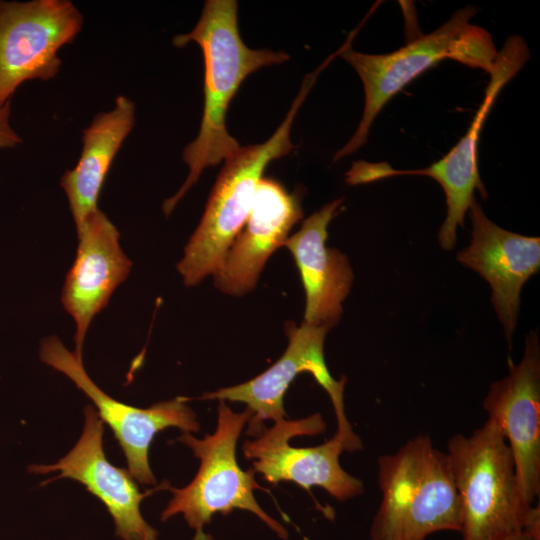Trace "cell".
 <instances>
[{
  "label": "cell",
  "instance_id": "6da1fadb",
  "mask_svg": "<svg viewBox=\"0 0 540 540\" xmlns=\"http://www.w3.org/2000/svg\"><path fill=\"white\" fill-rule=\"evenodd\" d=\"M238 4L234 0H208L194 29L177 35L173 43L183 47L195 42L204 59V106L195 140L183 150L189 174L180 189L163 204L168 216L204 169L232 157L242 147L226 127V113L241 83L258 69L289 59L283 51L251 49L238 28Z\"/></svg>",
  "mask_w": 540,
  "mask_h": 540
},
{
  "label": "cell",
  "instance_id": "7a4b0ae2",
  "mask_svg": "<svg viewBox=\"0 0 540 540\" xmlns=\"http://www.w3.org/2000/svg\"><path fill=\"white\" fill-rule=\"evenodd\" d=\"M446 456L462 514L463 540H498L520 532L540 538V509L523 496L510 446L492 419L455 434Z\"/></svg>",
  "mask_w": 540,
  "mask_h": 540
},
{
  "label": "cell",
  "instance_id": "3957f363",
  "mask_svg": "<svg viewBox=\"0 0 540 540\" xmlns=\"http://www.w3.org/2000/svg\"><path fill=\"white\" fill-rule=\"evenodd\" d=\"M378 484L382 499L370 540H427L440 531L460 532L461 504L448 459L428 435L381 455Z\"/></svg>",
  "mask_w": 540,
  "mask_h": 540
},
{
  "label": "cell",
  "instance_id": "277c9868",
  "mask_svg": "<svg viewBox=\"0 0 540 540\" xmlns=\"http://www.w3.org/2000/svg\"><path fill=\"white\" fill-rule=\"evenodd\" d=\"M477 9L466 6L456 11L435 31L387 54H365L351 48L354 33L340 55L359 75L364 87V110L351 139L336 152L334 161L355 152L368 138L370 127L384 105L413 79L446 59L489 73L498 50L490 33L472 24Z\"/></svg>",
  "mask_w": 540,
  "mask_h": 540
},
{
  "label": "cell",
  "instance_id": "5b68a950",
  "mask_svg": "<svg viewBox=\"0 0 540 540\" xmlns=\"http://www.w3.org/2000/svg\"><path fill=\"white\" fill-rule=\"evenodd\" d=\"M321 69L307 75L285 119L261 144L241 147L224 161L206 203L199 225L190 237L177 270L186 286H195L213 275L249 215L255 193L268 164L293 148L290 130L295 116Z\"/></svg>",
  "mask_w": 540,
  "mask_h": 540
},
{
  "label": "cell",
  "instance_id": "8992f818",
  "mask_svg": "<svg viewBox=\"0 0 540 540\" xmlns=\"http://www.w3.org/2000/svg\"><path fill=\"white\" fill-rule=\"evenodd\" d=\"M250 418L249 409L236 413L224 400H220L217 427L213 434H206L203 439H197L190 433L178 437L177 440L188 446L200 460V466L193 480L183 488L172 487L168 481L162 482L160 489L173 494L161 514L162 521L182 514L196 531L193 540H208L202 528L214 514L226 515L234 509H242L255 514L280 538H287L286 529L269 516L254 497V490L262 489L255 480V471L242 470L236 460L237 441Z\"/></svg>",
  "mask_w": 540,
  "mask_h": 540
},
{
  "label": "cell",
  "instance_id": "52a82bcc",
  "mask_svg": "<svg viewBox=\"0 0 540 540\" xmlns=\"http://www.w3.org/2000/svg\"><path fill=\"white\" fill-rule=\"evenodd\" d=\"M529 56L528 46L521 36L513 35L506 39L489 72L490 80L484 98L467 132L442 159L415 170H396L384 162L360 160L347 171L346 183L359 185L399 175H420L434 179L442 187L447 205L438 239L443 249L451 250L457 240V229L464 226L465 214L475 199L474 191L479 190L484 199L487 197L477 161L478 141L485 119L501 89L521 70Z\"/></svg>",
  "mask_w": 540,
  "mask_h": 540
},
{
  "label": "cell",
  "instance_id": "ba28073f",
  "mask_svg": "<svg viewBox=\"0 0 540 540\" xmlns=\"http://www.w3.org/2000/svg\"><path fill=\"white\" fill-rule=\"evenodd\" d=\"M285 330L288 346L272 366L247 382L204 393L200 399L245 403L251 412L246 434L257 437L265 420L276 423L287 418L283 404L285 392L298 374L308 372L331 399L337 419L335 434L344 440L348 451L361 449V439L353 432L345 414L346 378L335 380L324 359V340L330 329L303 322L300 326L287 323Z\"/></svg>",
  "mask_w": 540,
  "mask_h": 540
},
{
  "label": "cell",
  "instance_id": "9c48e42d",
  "mask_svg": "<svg viewBox=\"0 0 540 540\" xmlns=\"http://www.w3.org/2000/svg\"><path fill=\"white\" fill-rule=\"evenodd\" d=\"M83 22L69 0H0V105L26 81L56 77L58 52L75 40Z\"/></svg>",
  "mask_w": 540,
  "mask_h": 540
},
{
  "label": "cell",
  "instance_id": "30bf717a",
  "mask_svg": "<svg viewBox=\"0 0 540 540\" xmlns=\"http://www.w3.org/2000/svg\"><path fill=\"white\" fill-rule=\"evenodd\" d=\"M40 359L70 378L90 398L99 418L113 431L125 455L128 472L141 484H156L148 455L159 432L168 427H177L184 433L197 432L200 428L195 412L186 404L188 398L177 397L145 409L111 398L91 380L83 362L56 336L42 341Z\"/></svg>",
  "mask_w": 540,
  "mask_h": 540
},
{
  "label": "cell",
  "instance_id": "8fae6325",
  "mask_svg": "<svg viewBox=\"0 0 540 540\" xmlns=\"http://www.w3.org/2000/svg\"><path fill=\"white\" fill-rule=\"evenodd\" d=\"M326 423L320 413L299 420L283 419L270 428L263 427L254 440L243 443L245 458L251 459L253 470L274 485L291 481L310 489L318 486L338 501L359 496L364 491L362 481L347 473L339 457L348 451L343 439L335 434L315 447H293L290 439L296 436L324 432Z\"/></svg>",
  "mask_w": 540,
  "mask_h": 540
},
{
  "label": "cell",
  "instance_id": "7c38bea8",
  "mask_svg": "<svg viewBox=\"0 0 540 540\" xmlns=\"http://www.w3.org/2000/svg\"><path fill=\"white\" fill-rule=\"evenodd\" d=\"M84 427L75 446L54 464L31 465L29 471L60 474L43 482L68 478L83 484L107 508L115 524V533L122 540H157V531L142 517V500L160 486L140 492L134 478L125 469L112 465L103 449L104 422L94 407L84 409Z\"/></svg>",
  "mask_w": 540,
  "mask_h": 540
},
{
  "label": "cell",
  "instance_id": "4fadbf2b",
  "mask_svg": "<svg viewBox=\"0 0 540 540\" xmlns=\"http://www.w3.org/2000/svg\"><path fill=\"white\" fill-rule=\"evenodd\" d=\"M483 408L504 434L523 496L533 505L540 496V347L536 333L527 336L521 361L510 364L508 375L490 385Z\"/></svg>",
  "mask_w": 540,
  "mask_h": 540
},
{
  "label": "cell",
  "instance_id": "5bb4252c",
  "mask_svg": "<svg viewBox=\"0 0 540 540\" xmlns=\"http://www.w3.org/2000/svg\"><path fill=\"white\" fill-rule=\"evenodd\" d=\"M76 231V258L66 275L61 301L74 319V354L82 361L84 340L91 321L127 278L132 262L120 247L118 229L100 209L89 215Z\"/></svg>",
  "mask_w": 540,
  "mask_h": 540
},
{
  "label": "cell",
  "instance_id": "9a60e30c",
  "mask_svg": "<svg viewBox=\"0 0 540 540\" xmlns=\"http://www.w3.org/2000/svg\"><path fill=\"white\" fill-rule=\"evenodd\" d=\"M470 245L457 255L464 266L478 272L492 288V303L510 344L524 283L540 268V239L502 229L484 214L474 199L469 208Z\"/></svg>",
  "mask_w": 540,
  "mask_h": 540
},
{
  "label": "cell",
  "instance_id": "2e32d148",
  "mask_svg": "<svg viewBox=\"0 0 540 540\" xmlns=\"http://www.w3.org/2000/svg\"><path fill=\"white\" fill-rule=\"evenodd\" d=\"M299 198L271 178L260 180L247 220L229 248L214 285L231 296H242L256 285L271 254L284 245L302 218Z\"/></svg>",
  "mask_w": 540,
  "mask_h": 540
},
{
  "label": "cell",
  "instance_id": "e0dca14e",
  "mask_svg": "<svg viewBox=\"0 0 540 540\" xmlns=\"http://www.w3.org/2000/svg\"><path fill=\"white\" fill-rule=\"evenodd\" d=\"M343 198L324 205L305 219L284 243L294 257L306 293L304 321L314 326H335L348 295L353 272L343 253L326 246L327 229Z\"/></svg>",
  "mask_w": 540,
  "mask_h": 540
},
{
  "label": "cell",
  "instance_id": "ac0fdd59",
  "mask_svg": "<svg viewBox=\"0 0 540 540\" xmlns=\"http://www.w3.org/2000/svg\"><path fill=\"white\" fill-rule=\"evenodd\" d=\"M134 124V102L121 95L115 99L111 110L97 114L83 130L79 160L60 179L76 229L99 209L103 183Z\"/></svg>",
  "mask_w": 540,
  "mask_h": 540
},
{
  "label": "cell",
  "instance_id": "d6986e66",
  "mask_svg": "<svg viewBox=\"0 0 540 540\" xmlns=\"http://www.w3.org/2000/svg\"><path fill=\"white\" fill-rule=\"evenodd\" d=\"M11 101L0 105V150L15 148L22 143L10 122Z\"/></svg>",
  "mask_w": 540,
  "mask_h": 540
},
{
  "label": "cell",
  "instance_id": "ffe728a7",
  "mask_svg": "<svg viewBox=\"0 0 540 540\" xmlns=\"http://www.w3.org/2000/svg\"><path fill=\"white\" fill-rule=\"evenodd\" d=\"M498 540H540L539 537H536L528 532H520V533H517V534H514V535H511V536H508V537H505V538H501V539H498Z\"/></svg>",
  "mask_w": 540,
  "mask_h": 540
}]
</instances>
